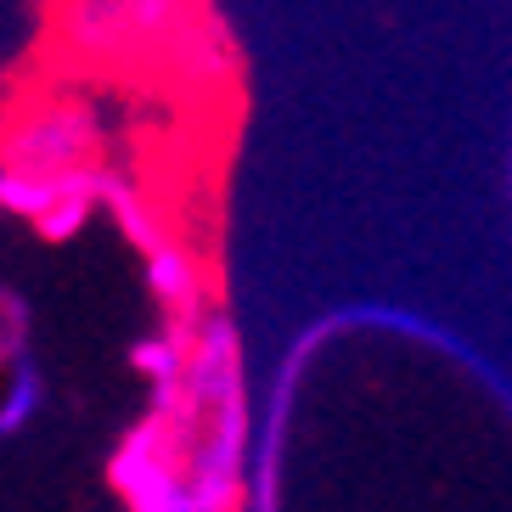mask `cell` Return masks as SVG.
Wrapping results in <instances>:
<instances>
[{"instance_id":"cell-3","label":"cell","mask_w":512,"mask_h":512,"mask_svg":"<svg viewBox=\"0 0 512 512\" xmlns=\"http://www.w3.org/2000/svg\"><path fill=\"white\" fill-rule=\"evenodd\" d=\"M113 169L91 175H0V214H12L34 237L74 242L96 214H107Z\"/></svg>"},{"instance_id":"cell-2","label":"cell","mask_w":512,"mask_h":512,"mask_svg":"<svg viewBox=\"0 0 512 512\" xmlns=\"http://www.w3.org/2000/svg\"><path fill=\"white\" fill-rule=\"evenodd\" d=\"M107 169V119L74 85L17 96L0 119V175H91Z\"/></svg>"},{"instance_id":"cell-1","label":"cell","mask_w":512,"mask_h":512,"mask_svg":"<svg viewBox=\"0 0 512 512\" xmlns=\"http://www.w3.org/2000/svg\"><path fill=\"white\" fill-rule=\"evenodd\" d=\"M197 17L203 0H57L51 40L74 68L119 74L169 57Z\"/></svg>"},{"instance_id":"cell-4","label":"cell","mask_w":512,"mask_h":512,"mask_svg":"<svg viewBox=\"0 0 512 512\" xmlns=\"http://www.w3.org/2000/svg\"><path fill=\"white\" fill-rule=\"evenodd\" d=\"M23 299H17V293H6V287H0V366L6 361H17V355H23Z\"/></svg>"}]
</instances>
